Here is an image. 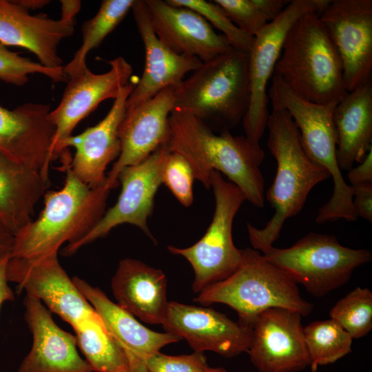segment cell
<instances>
[{
  "mask_svg": "<svg viewBox=\"0 0 372 372\" xmlns=\"http://www.w3.org/2000/svg\"><path fill=\"white\" fill-rule=\"evenodd\" d=\"M167 145L191 165L195 179L211 188V174L217 171L236 185L254 206L265 204V182L260 169L265 153L255 148L245 136H234L229 130L216 134L198 117L173 110L169 117Z\"/></svg>",
  "mask_w": 372,
  "mask_h": 372,
  "instance_id": "cell-1",
  "label": "cell"
},
{
  "mask_svg": "<svg viewBox=\"0 0 372 372\" xmlns=\"http://www.w3.org/2000/svg\"><path fill=\"white\" fill-rule=\"evenodd\" d=\"M70 153L60 158L65 180L61 189L45 192L44 207L14 236L11 258H33L59 251L86 235L105 211L110 190L105 185L91 188L71 169Z\"/></svg>",
  "mask_w": 372,
  "mask_h": 372,
  "instance_id": "cell-2",
  "label": "cell"
},
{
  "mask_svg": "<svg viewBox=\"0 0 372 372\" xmlns=\"http://www.w3.org/2000/svg\"><path fill=\"white\" fill-rule=\"evenodd\" d=\"M267 128V147L277 163L267 199L275 211L262 229L247 224L251 245L263 254L279 238L285 222L302 210L311 190L330 177L324 168L314 163L304 152L299 131L287 111L272 108Z\"/></svg>",
  "mask_w": 372,
  "mask_h": 372,
  "instance_id": "cell-3",
  "label": "cell"
},
{
  "mask_svg": "<svg viewBox=\"0 0 372 372\" xmlns=\"http://www.w3.org/2000/svg\"><path fill=\"white\" fill-rule=\"evenodd\" d=\"M273 74L316 103L339 101L347 92L340 56L314 12L301 16L289 30Z\"/></svg>",
  "mask_w": 372,
  "mask_h": 372,
  "instance_id": "cell-4",
  "label": "cell"
},
{
  "mask_svg": "<svg viewBox=\"0 0 372 372\" xmlns=\"http://www.w3.org/2000/svg\"><path fill=\"white\" fill-rule=\"evenodd\" d=\"M248 52L231 48L174 87V109L224 129L236 126L249 107Z\"/></svg>",
  "mask_w": 372,
  "mask_h": 372,
  "instance_id": "cell-5",
  "label": "cell"
},
{
  "mask_svg": "<svg viewBox=\"0 0 372 372\" xmlns=\"http://www.w3.org/2000/svg\"><path fill=\"white\" fill-rule=\"evenodd\" d=\"M194 300L203 305L227 304L236 311L238 322L249 327L269 308L288 309L301 316L313 309L292 279L251 248L242 249L241 262L230 276L203 289Z\"/></svg>",
  "mask_w": 372,
  "mask_h": 372,
  "instance_id": "cell-6",
  "label": "cell"
},
{
  "mask_svg": "<svg viewBox=\"0 0 372 372\" xmlns=\"http://www.w3.org/2000/svg\"><path fill=\"white\" fill-rule=\"evenodd\" d=\"M262 256L316 297L344 285L356 268L372 258L367 249L344 247L334 236L316 233L308 234L288 248L272 247Z\"/></svg>",
  "mask_w": 372,
  "mask_h": 372,
  "instance_id": "cell-7",
  "label": "cell"
},
{
  "mask_svg": "<svg viewBox=\"0 0 372 372\" xmlns=\"http://www.w3.org/2000/svg\"><path fill=\"white\" fill-rule=\"evenodd\" d=\"M210 179L215 209L205 234L189 247H167L170 253L184 257L192 265L194 271L192 289L198 293L230 276L242 257V249L234 243L232 226L245 198L236 185L225 180L218 172L213 171Z\"/></svg>",
  "mask_w": 372,
  "mask_h": 372,
  "instance_id": "cell-8",
  "label": "cell"
},
{
  "mask_svg": "<svg viewBox=\"0 0 372 372\" xmlns=\"http://www.w3.org/2000/svg\"><path fill=\"white\" fill-rule=\"evenodd\" d=\"M330 0L289 1L280 14L256 35L249 54L250 98L242 119L245 138L251 146L261 148L260 141L267 128L268 83L272 78L287 34L295 21L308 13L320 14Z\"/></svg>",
  "mask_w": 372,
  "mask_h": 372,
  "instance_id": "cell-9",
  "label": "cell"
},
{
  "mask_svg": "<svg viewBox=\"0 0 372 372\" xmlns=\"http://www.w3.org/2000/svg\"><path fill=\"white\" fill-rule=\"evenodd\" d=\"M268 97L272 108L285 110L292 118L309 158L329 173L333 181L331 200L336 203L349 201L352 188L346 183L337 161L333 121L334 109L340 101L326 104L309 101L295 94L275 74L271 78Z\"/></svg>",
  "mask_w": 372,
  "mask_h": 372,
  "instance_id": "cell-10",
  "label": "cell"
},
{
  "mask_svg": "<svg viewBox=\"0 0 372 372\" xmlns=\"http://www.w3.org/2000/svg\"><path fill=\"white\" fill-rule=\"evenodd\" d=\"M169 152L167 144H164L141 163L123 169L117 178L121 190L116 203L105 211L86 235L74 243L66 245L62 254L72 256L123 224L138 227L156 243L147 226V219L154 209V197L162 184V173Z\"/></svg>",
  "mask_w": 372,
  "mask_h": 372,
  "instance_id": "cell-11",
  "label": "cell"
},
{
  "mask_svg": "<svg viewBox=\"0 0 372 372\" xmlns=\"http://www.w3.org/2000/svg\"><path fill=\"white\" fill-rule=\"evenodd\" d=\"M319 18L340 56L347 92L372 81V0H331Z\"/></svg>",
  "mask_w": 372,
  "mask_h": 372,
  "instance_id": "cell-12",
  "label": "cell"
},
{
  "mask_svg": "<svg viewBox=\"0 0 372 372\" xmlns=\"http://www.w3.org/2000/svg\"><path fill=\"white\" fill-rule=\"evenodd\" d=\"M7 278L72 327L97 314L61 267L58 252L33 258L10 257Z\"/></svg>",
  "mask_w": 372,
  "mask_h": 372,
  "instance_id": "cell-13",
  "label": "cell"
},
{
  "mask_svg": "<svg viewBox=\"0 0 372 372\" xmlns=\"http://www.w3.org/2000/svg\"><path fill=\"white\" fill-rule=\"evenodd\" d=\"M301 316L272 307L256 317L247 353L258 372H298L310 366Z\"/></svg>",
  "mask_w": 372,
  "mask_h": 372,
  "instance_id": "cell-14",
  "label": "cell"
},
{
  "mask_svg": "<svg viewBox=\"0 0 372 372\" xmlns=\"http://www.w3.org/2000/svg\"><path fill=\"white\" fill-rule=\"evenodd\" d=\"M110 70L94 74L88 68L68 77L66 87L57 107L50 112L55 127L52 145L54 160L61 156V145L70 137L78 123L106 99H115L130 82L132 65L122 56L110 61Z\"/></svg>",
  "mask_w": 372,
  "mask_h": 372,
  "instance_id": "cell-15",
  "label": "cell"
},
{
  "mask_svg": "<svg viewBox=\"0 0 372 372\" xmlns=\"http://www.w3.org/2000/svg\"><path fill=\"white\" fill-rule=\"evenodd\" d=\"M162 325L185 339L196 352L210 351L231 358L249 350L251 327L213 309L169 302Z\"/></svg>",
  "mask_w": 372,
  "mask_h": 372,
  "instance_id": "cell-16",
  "label": "cell"
},
{
  "mask_svg": "<svg viewBox=\"0 0 372 372\" xmlns=\"http://www.w3.org/2000/svg\"><path fill=\"white\" fill-rule=\"evenodd\" d=\"M174 109V87H168L125 112L119 127L121 152L106 176L110 189L118 185V176L126 167L141 163L161 146L169 135V117Z\"/></svg>",
  "mask_w": 372,
  "mask_h": 372,
  "instance_id": "cell-17",
  "label": "cell"
},
{
  "mask_svg": "<svg viewBox=\"0 0 372 372\" xmlns=\"http://www.w3.org/2000/svg\"><path fill=\"white\" fill-rule=\"evenodd\" d=\"M50 112L42 103H27L12 110L0 105V152L39 172L48 183L55 134Z\"/></svg>",
  "mask_w": 372,
  "mask_h": 372,
  "instance_id": "cell-18",
  "label": "cell"
},
{
  "mask_svg": "<svg viewBox=\"0 0 372 372\" xmlns=\"http://www.w3.org/2000/svg\"><path fill=\"white\" fill-rule=\"evenodd\" d=\"M134 87L132 83L126 85L99 123L81 134L71 135L61 145V156L69 152V147L75 149L71 160V169L80 180L91 188L105 184L107 165L120 154L119 127L125 112L127 99Z\"/></svg>",
  "mask_w": 372,
  "mask_h": 372,
  "instance_id": "cell-19",
  "label": "cell"
},
{
  "mask_svg": "<svg viewBox=\"0 0 372 372\" xmlns=\"http://www.w3.org/2000/svg\"><path fill=\"white\" fill-rule=\"evenodd\" d=\"M152 28L175 53L208 61L232 47L198 12L167 0H145Z\"/></svg>",
  "mask_w": 372,
  "mask_h": 372,
  "instance_id": "cell-20",
  "label": "cell"
},
{
  "mask_svg": "<svg viewBox=\"0 0 372 372\" xmlns=\"http://www.w3.org/2000/svg\"><path fill=\"white\" fill-rule=\"evenodd\" d=\"M23 305L33 341L17 372H93L78 353L75 335L60 328L39 300L25 294Z\"/></svg>",
  "mask_w": 372,
  "mask_h": 372,
  "instance_id": "cell-21",
  "label": "cell"
},
{
  "mask_svg": "<svg viewBox=\"0 0 372 372\" xmlns=\"http://www.w3.org/2000/svg\"><path fill=\"white\" fill-rule=\"evenodd\" d=\"M131 10L145 59L142 77L130 94L125 108L141 104L168 87H177L186 74L203 63L196 57L175 53L161 41L152 28L145 0H134Z\"/></svg>",
  "mask_w": 372,
  "mask_h": 372,
  "instance_id": "cell-22",
  "label": "cell"
},
{
  "mask_svg": "<svg viewBox=\"0 0 372 372\" xmlns=\"http://www.w3.org/2000/svg\"><path fill=\"white\" fill-rule=\"evenodd\" d=\"M75 285L101 318L106 329L124 351L130 372H147L145 362L152 354L182 339L171 333L152 331L112 302L99 288L76 276Z\"/></svg>",
  "mask_w": 372,
  "mask_h": 372,
  "instance_id": "cell-23",
  "label": "cell"
},
{
  "mask_svg": "<svg viewBox=\"0 0 372 372\" xmlns=\"http://www.w3.org/2000/svg\"><path fill=\"white\" fill-rule=\"evenodd\" d=\"M74 25V20L32 15L15 1L0 0V43L30 51L45 67H63L58 46L73 34Z\"/></svg>",
  "mask_w": 372,
  "mask_h": 372,
  "instance_id": "cell-24",
  "label": "cell"
},
{
  "mask_svg": "<svg viewBox=\"0 0 372 372\" xmlns=\"http://www.w3.org/2000/svg\"><path fill=\"white\" fill-rule=\"evenodd\" d=\"M116 304L143 322L161 324L168 301L164 272L133 258L122 259L112 278Z\"/></svg>",
  "mask_w": 372,
  "mask_h": 372,
  "instance_id": "cell-25",
  "label": "cell"
},
{
  "mask_svg": "<svg viewBox=\"0 0 372 372\" xmlns=\"http://www.w3.org/2000/svg\"><path fill=\"white\" fill-rule=\"evenodd\" d=\"M340 169L361 163L372 148V81L347 92L333 114Z\"/></svg>",
  "mask_w": 372,
  "mask_h": 372,
  "instance_id": "cell-26",
  "label": "cell"
},
{
  "mask_svg": "<svg viewBox=\"0 0 372 372\" xmlns=\"http://www.w3.org/2000/svg\"><path fill=\"white\" fill-rule=\"evenodd\" d=\"M47 184L39 172L0 152V222L14 236L32 220Z\"/></svg>",
  "mask_w": 372,
  "mask_h": 372,
  "instance_id": "cell-27",
  "label": "cell"
},
{
  "mask_svg": "<svg viewBox=\"0 0 372 372\" xmlns=\"http://www.w3.org/2000/svg\"><path fill=\"white\" fill-rule=\"evenodd\" d=\"M72 327L77 347L93 372H130L124 351L98 313Z\"/></svg>",
  "mask_w": 372,
  "mask_h": 372,
  "instance_id": "cell-28",
  "label": "cell"
},
{
  "mask_svg": "<svg viewBox=\"0 0 372 372\" xmlns=\"http://www.w3.org/2000/svg\"><path fill=\"white\" fill-rule=\"evenodd\" d=\"M134 0H104L97 13L82 26L83 42L63 71L68 77L76 75L87 67L86 57L89 52L97 48L104 39L121 22Z\"/></svg>",
  "mask_w": 372,
  "mask_h": 372,
  "instance_id": "cell-29",
  "label": "cell"
},
{
  "mask_svg": "<svg viewBox=\"0 0 372 372\" xmlns=\"http://www.w3.org/2000/svg\"><path fill=\"white\" fill-rule=\"evenodd\" d=\"M310 369L333 364L351 352L352 337L331 319L312 322L303 327Z\"/></svg>",
  "mask_w": 372,
  "mask_h": 372,
  "instance_id": "cell-30",
  "label": "cell"
},
{
  "mask_svg": "<svg viewBox=\"0 0 372 372\" xmlns=\"http://www.w3.org/2000/svg\"><path fill=\"white\" fill-rule=\"evenodd\" d=\"M229 19L242 32L254 37L273 21L289 1L214 0Z\"/></svg>",
  "mask_w": 372,
  "mask_h": 372,
  "instance_id": "cell-31",
  "label": "cell"
},
{
  "mask_svg": "<svg viewBox=\"0 0 372 372\" xmlns=\"http://www.w3.org/2000/svg\"><path fill=\"white\" fill-rule=\"evenodd\" d=\"M329 316L353 339L366 336L372 329V292L357 287L335 304Z\"/></svg>",
  "mask_w": 372,
  "mask_h": 372,
  "instance_id": "cell-32",
  "label": "cell"
},
{
  "mask_svg": "<svg viewBox=\"0 0 372 372\" xmlns=\"http://www.w3.org/2000/svg\"><path fill=\"white\" fill-rule=\"evenodd\" d=\"M169 3L188 8L201 15L212 27L222 32L235 49L249 52L254 37L240 30L227 17L223 10L214 1L167 0Z\"/></svg>",
  "mask_w": 372,
  "mask_h": 372,
  "instance_id": "cell-33",
  "label": "cell"
},
{
  "mask_svg": "<svg viewBox=\"0 0 372 372\" xmlns=\"http://www.w3.org/2000/svg\"><path fill=\"white\" fill-rule=\"evenodd\" d=\"M40 74L54 82L66 81L68 77L63 67L52 69L41 63L23 57L0 43V80L16 86H23L28 81V76Z\"/></svg>",
  "mask_w": 372,
  "mask_h": 372,
  "instance_id": "cell-34",
  "label": "cell"
},
{
  "mask_svg": "<svg viewBox=\"0 0 372 372\" xmlns=\"http://www.w3.org/2000/svg\"><path fill=\"white\" fill-rule=\"evenodd\" d=\"M194 179L189 163L182 155L170 152L163 167L162 183L184 207H189L193 203Z\"/></svg>",
  "mask_w": 372,
  "mask_h": 372,
  "instance_id": "cell-35",
  "label": "cell"
},
{
  "mask_svg": "<svg viewBox=\"0 0 372 372\" xmlns=\"http://www.w3.org/2000/svg\"><path fill=\"white\" fill-rule=\"evenodd\" d=\"M147 372H204L209 366L203 352L169 355L160 351L149 355L145 362Z\"/></svg>",
  "mask_w": 372,
  "mask_h": 372,
  "instance_id": "cell-36",
  "label": "cell"
},
{
  "mask_svg": "<svg viewBox=\"0 0 372 372\" xmlns=\"http://www.w3.org/2000/svg\"><path fill=\"white\" fill-rule=\"evenodd\" d=\"M353 206L357 217L372 222V183L351 185Z\"/></svg>",
  "mask_w": 372,
  "mask_h": 372,
  "instance_id": "cell-37",
  "label": "cell"
},
{
  "mask_svg": "<svg viewBox=\"0 0 372 372\" xmlns=\"http://www.w3.org/2000/svg\"><path fill=\"white\" fill-rule=\"evenodd\" d=\"M348 179L351 185L372 183V148L357 167L349 170Z\"/></svg>",
  "mask_w": 372,
  "mask_h": 372,
  "instance_id": "cell-38",
  "label": "cell"
},
{
  "mask_svg": "<svg viewBox=\"0 0 372 372\" xmlns=\"http://www.w3.org/2000/svg\"><path fill=\"white\" fill-rule=\"evenodd\" d=\"M10 257V253L0 258V309L5 302L14 300L13 291L8 285L7 278V266Z\"/></svg>",
  "mask_w": 372,
  "mask_h": 372,
  "instance_id": "cell-39",
  "label": "cell"
},
{
  "mask_svg": "<svg viewBox=\"0 0 372 372\" xmlns=\"http://www.w3.org/2000/svg\"><path fill=\"white\" fill-rule=\"evenodd\" d=\"M61 17L65 20H74L81 10V3L79 0H61Z\"/></svg>",
  "mask_w": 372,
  "mask_h": 372,
  "instance_id": "cell-40",
  "label": "cell"
},
{
  "mask_svg": "<svg viewBox=\"0 0 372 372\" xmlns=\"http://www.w3.org/2000/svg\"><path fill=\"white\" fill-rule=\"evenodd\" d=\"M14 234L0 222V258L10 253Z\"/></svg>",
  "mask_w": 372,
  "mask_h": 372,
  "instance_id": "cell-41",
  "label": "cell"
},
{
  "mask_svg": "<svg viewBox=\"0 0 372 372\" xmlns=\"http://www.w3.org/2000/svg\"><path fill=\"white\" fill-rule=\"evenodd\" d=\"M17 3L23 7L26 10H29L40 9L50 3V1L46 0H17L15 1Z\"/></svg>",
  "mask_w": 372,
  "mask_h": 372,
  "instance_id": "cell-42",
  "label": "cell"
},
{
  "mask_svg": "<svg viewBox=\"0 0 372 372\" xmlns=\"http://www.w3.org/2000/svg\"><path fill=\"white\" fill-rule=\"evenodd\" d=\"M204 372H228L225 369L222 367L210 368L208 367Z\"/></svg>",
  "mask_w": 372,
  "mask_h": 372,
  "instance_id": "cell-43",
  "label": "cell"
}]
</instances>
